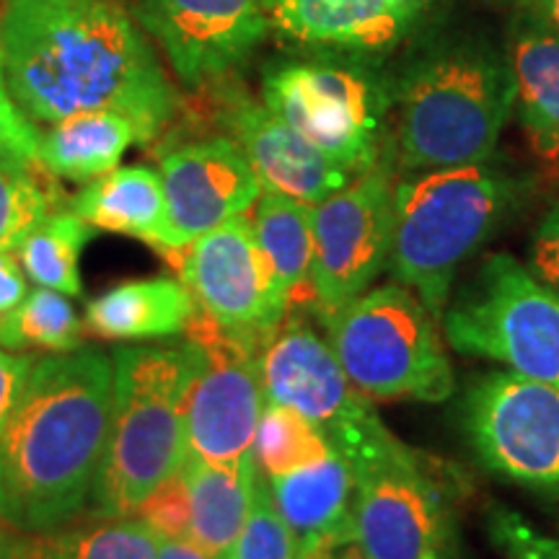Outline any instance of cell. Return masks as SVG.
Wrapping results in <instances>:
<instances>
[{
  "label": "cell",
  "mask_w": 559,
  "mask_h": 559,
  "mask_svg": "<svg viewBox=\"0 0 559 559\" xmlns=\"http://www.w3.org/2000/svg\"><path fill=\"white\" fill-rule=\"evenodd\" d=\"M0 58L5 88L34 124L111 109L148 143L179 109L177 88L117 0H3Z\"/></svg>",
  "instance_id": "6da1fadb"
},
{
  "label": "cell",
  "mask_w": 559,
  "mask_h": 559,
  "mask_svg": "<svg viewBox=\"0 0 559 559\" xmlns=\"http://www.w3.org/2000/svg\"><path fill=\"white\" fill-rule=\"evenodd\" d=\"M115 366L99 347L34 362L0 432V523L45 536L88 508L111 419Z\"/></svg>",
  "instance_id": "7a4b0ae2"
},
{
  "label": "cell",
  "mask_w": 559,
  "mask_h": 559,
  "mask_svg": "<svg viewBox=\"0 0 559 559\" xmlns=\"http://www.w3.org/2000/svg\"><path fill=\"white\" fill-rule=\"evenodd\" d=\"M513 109L506 47L479 37L428 47L391 81L396 169L407 177L492 160Z\"/></svg>",
  "instance_id": "3957f363"
},
{
  "label": "cell",
  "mask_w": 559,
  "mask_h": 559,
  "mask_svg": "<svg viewBox=\"0 0 559 559\" xmlns=\"http://www.w3.org/2000/svg\"><path fill=\"white\" fill-rule=\"evenodd\" d=\"M202 353L185 345L120 347L111 353L115 386L91 519H132L148 495L187 459V400Z\"/></svg>",
  "instance_id": "277c9868"
},
{
  "label": "cell",
  "mask_w": 559,
  "mask_h": 559,
  "mask_svg": "<svg viewBox=\"0 0 559 559\" xmlns=\"http://www.w3.org/2000/svg\"><path fill=\"white\" fill-rule=\"evenodd\" d=\"M526 185L489 160L407 174L394 187L389 275L440 321L453 280L498 234Z\"/></svg>",
  "instance_id": "5b68a950"
},
{
  "label": "cell",
  "mask_w": 559,
  "mask_h": 559,
  "mask_svg": "<svg viewBox=\"0 0 559 559\" xmlns=\"http://www.w3.org/2000/svg\"><path fill=\"white\" fill-rule=\"evenodd\" d=\"M321 321L347 379L368 400L438 404L456 391L440 321L396 280Z\"/></svg>",
  "instance_id": "8992f818"
},
{
  "label": "cell",
  "mask_w": 559,
  "mask_h": 559,
  "mask_svg": "<svg viewBox=\"0 0 559 559\" xmlns=\"http://www.w3.org/2000/svg\"><path fill=\"white\" fill-rule=\"evenodd\" d=\"M440 330L461 355L559 386V296L515 257H487L449 298Z\"/></svg>",
  "instance_id": "52a82bcc"
},
{
  "label": "cell",
  "mask_w": 559,
  "mask_h": 559,
  "mask_svg": "<svg viewBox=\"0 0 559 559\" xmlns=\"http://www.w3.org/2000/svg\"><path fill=\"white\" fill-rule=\"evenodd\" d=\"M353 549L362 559H464L456 487L436 461L400 440L355 469Z\"/></svg>",
  "instance_id": "ba28073f"
},
{
  "label": "cell",
  "mask_w": 559,
  "mask_h": 559,
  "mask_svg": "<svg viewBox=\"0 0 559 559\" xmlns=\"http://www.w3.org/2000/svg\"><path fill=\"white\" fill-rule=\"evenodd\" d=\"M262 102L355 177L381 160L391 83L366 62H275L262 75Z\"/></svg>",
  "instance_id": "9c48e42d"
},
{
  "label": "cell",
  "mask_w": 559,
  "mask_h": 559,
  "mask_svg": "<svg viewBox=\"0 0 559 559\" xmlns=\"http://www.w3.org/2000/svg\"><path fill=\"white\" fill-rule=\"evenodd\" d=\"M260 370L264 400L309 417L353 472L400 443L347 379L330 342L304 319L288 313L280 321L260 349Z\"/></svg>",
  "instance_id": "30bf717a"
},
{
  "label": "cell",
  "mask_w": 559,
  "mask_h": 559,
  "mask_svg": "<svg viewBox=\"0 0 559 559\" xmlns=\"http://www.w3.org/2000/svg\"><path fill=\"white\" fill-rule=\"evenodd\" d=\"M461 425L479 464L559 502V386L513 370L479 376L466 389Z\"/></svg>",
  "instance_id": "8fae6325"
},
{
  "label": "cell",
  "mask_w": 559,
  "mask_h": 559,
  "mask_svg": "<svg viewBox=\"0 0 559 559\" xmlns=\"http://www.w3.org/2000/svg\"><path fill=\"white\" fill-rule=\"evenodd\" d=\"M185 337L202 353L187 400V456L239 466L254 459V438L264 409L260 370L262 342L223 330L194 309Z\"/></svg>",
  "instance_id": "7c38bea8"
},
{
  "label": "cell",
  "mask_w": 559,
  "mask_h": 559,
  "mask_svg": "<svg viewBox=\"0 0 559 559\" xmlns=\"http://www.w3.org/2000/svg\"><path fill=\"white\" fill-rule=\"evenodd\" d=\"M391 166L362 171L313 205V309L319 319L373 288L389 267L394 234Z\"/></svg>",
  "instance_id": "4fadbf2b"
},
{
  "label": "cell",
  "mask_w": 559,
  "mask_h": 559,
  "mask_svg": "<svg viewBox=\"0 0 559 559\" xmlns=\"http://www.w3.org/2000/svg\"><path fill=\"white\" fill-rule=\"evenodd\" d=\"M194 306L223 330L262 342L288 317L249 215H236L179 249H160Z\"/></svg>",
  "instance_id": "5bb4252c"
},
{
  "label": "cell",
  "mask_w": 559,
  "mask_h": 559,
  "mask_svg": "<svg viewBox=\"0 0 559 559\" xmlns=\"http://www.w3.org/2000/svg\"><path fill=\"white\" fill-rule=\"evenodd\" d=\"M135 19L187 88L223 79L270 29L264 0H135Z\"/></svg>",
  "instance_id": "9a60e30c"
},
{
  "label": "cell",
  "mask_w": 559,
  "mask_h": 559,
  "mask_svg": "<svg viewBox=\"0 0 559 559\" xmlns=\"http://www.w3.org/2000/svg\"><path fill=\"white\" fill-rule=\"evenodd\" d=\"M166 210V247L185 243L247 215L260 200L262 185L234 138L215 135L181 143L160 156ZM160 251V249H158Z\"/></svg>",
  "instance_id": "2e32d148"
},
{
  "label": "cell",
  "mask_w": 559,
  "mask_h": 559,
  "mask_svg": "<svg viewBox=\"0 0 559 559\" xmlns=\"http://www.w3.org/2000/svg\"><path fill=\"white\" fill-rule=\"evenodd\" d=\"M423 9L425 0H264L270 29L280 37L353 60L394 50Z\"/></svg>",
  "instance_id": "e0dca14e"
},
{
  "label": "cell",
  "mask_w": 559,
  "mask_h": 559,
  "mask_svg": "<svg viewBox=\"0 0 559 559\" xmlns=\"http://www.w3.org/2000/svg\"><path fill=\"white\" fill-rule=\"evenodd\" d=\"M223 122L254 169L262 192L285 194L313 207L355 179L353 171L311 145L264 102H230L223 109Z\"/></svg>",
  "instance_id": "ac0fdd59"
},
{
  "label": "cell",
  "mask_w": 559,
  "mask_h": 559,
  "mask_svg": "<svg viewBox=\"0 0 559 559\" xmlns=\"http://www.w3.org/2000/svg\"><path fill=\"white\" fill-rule=\"evenodd\" d=\"M267 481L277 513L296 536L300 559H337L353 547L355 472L337 451Z\"/></svg>",
  "instance_id": "d6986e66"
},
{
  "label": "cell",
  "mask_w": 559,
  "mask_h": 559,
  "mask_svg": "<svg viewBox=\"0 0 559 559\" xmlns=\"http://www.w3.org/2000/svg\"><path fill=\"white\" fill-rule=\"evenodd\" d=\"M506 52L515 81V109L531 148L559 174V34L515 13Z\"/></svg>",
  "instance_id": "ffe728a7"
},
{
  "label": "cell",
  "mask_w": 559,
  "mask_h": 559,
  "mask_svg": "<svg viewBox=\"0 0 559 559\" xmlns=\"http://www.w3.org/2000/svg\"><path fill=\"white\" fill-rule=\"evenodd\" d=\"M194 298L181 280H128L86 306V332L107 342L174 340L194 317Z\"/></svg>",
  "instance_id": "44dd1931"
},
{
  "label": "cell",
  "mask_w": 559,
  "mask_h": 559,
  "mask_svg": "<svg viewBox=\"0 0 559 559\" xmlns=\"http://www.w3.org/2000/svg\"><path fill=\"white\" fill-rule=\"evenodd\" d=\"M70 210L91 228L132 236L156 249L166 247L169 210L164 179L148 166H117L88 181L70 200Z\"/></svg>",
  "instance_id": "7402d4cb"
},
{
  "label": "cell",
  "mask_w": 559,
  "mask_h": 559,
  "mask_svg": "<svg viewBox=\"0 0 559 559\" xmlns=\"http://www.w3.org/2000/svg\"><path fill=\"white\" fill-rule=\"evenodd\" d=\"M181 474L190 495L187 539L215 559H226L254 500L257 477H260L257 459L243 461L239 466H218L187 456Z\"/></svg>",
  "instance_id": "603a6c76"
},
{
  "label": "cell",
  "mask_w": 559,
  "mask_h": 559,
  "mask_svg": "<svg viewBox=\"0 0 559 559\" xmlns=\"http://www.w3.org/2000/svg\"><path fill=\"white\" fill-rule=\"evenodd\" d=\"M132 143H140V132L130 117L111 109L81 111L39 132L37 160L58 179L94 181L117 169Z\"/></svg>",
  "instance_id": "cb8c5ba5"
},
{
  "label": "cell",
  "mask_w": 559,
  "mask_h": 559,
  "mask_svg": "<svg viewBox=\"0 0 559 559\" xmlns=\"http://www.w3.org/2000/svg\"><path fill=\"white\" fill-rule=\"evenodd\" d=\"M254 236L275 272L288 313L313 306V207L262 192L251 213Z\"/></svg>",
  "instance_id": "d4e9b609"
},
{
  "label": "cell",
  "mask_w": 559,
  "mask_h": 559,
  "mask_svg": "<svg viewBox=\"0 0 559 559\" xmlns=\"http://www.w3.org/2000/svg\"><path fill=\"white\" fill-rule=\"evenodd\" d=\"M86 221H81L73 210H58L47 215L37 228L19 243V262L26 277L37 283L39 288H50L66 293L70 298H79L83 283L79 275L81 251L86 247L91 234Z\"/></svg>",
  "instance_id": "484cf974"
},
{
  "label": "cell",
  "mask_w": 559,
  "mask_h": 559,
  "mask_svg": "<svg viewBox=\"0 0 559 559\" xmlns=\"http://www.w3.org/2000/svg\"><path fill=\"white\" fill-rule=\"evenodd\" d=\"M86 324L79 319L66 293L29 290L21 304L0 317V347L13 353H70L83 347Z\"/></svg>",
  "instance_id": "4316f807"
},
{
  "label": "cell",
  "mask_w": 559,
  "mask_h": 559,
  "mask_svg": "<svg viewBox=\"0 0 559 559\" xmlns=\"http://www.w3.org/2000/svg\"><path fill=\"white\" fill-rule=\"evenodd\" d=\"M332 453V443L309 417L285 404L264 402L254 438V459L264 477H285L319 464Z\"/></svg>",
  "instance_id": "83f0119b"
},
{
  "label": "cell",
  "mask_w": 559,
  "mask_h": 559,
  "mask_svg": "<svg viewBox=\"0 0 559 559\" xmlns=\"http://www.w3.org/2000/svg\"><path fill=\"white\" fill-rule=\"evenodd\" d=\"M39 160H3L0 164V251L19 243L47 215L58 213L62 190Z\"/></svg>",
  "instance_id": "f1b7e54d"
},
{
  "label": "cell",
  "mask_w": 559,
  "mask_h": 559,
  "mask_svg": "<svg viewBox=\"0 0 559 559\" xmlns=\"http://www.w3.org/2000/svg\"><path fill=\"white\" fill-rule=\"evenodd\" d=\"M58 559H156L160 536L140 519H94L88 526L55 531Z\"/></svg>",
  "instance_id": "f546056e"
},
{
  "label": "cell",
  "mask_w": 559,
  "mask_h": 559,
  "mask_svg": "<svg viewBox=\"0 0 559 559\" xmlns=\"http://www.w3.org/2000/svg\"><path fill=\"white\" fill-rule=\"evenodd\" d=\"M226 559H300L296 536L277 513L270 481L260 472L249 515Z\"/></svg>",
  "instance_id": "4dcf8cb0"
},
{
  "label": "cell",
  "mask_w": 559,
  "mask_h": 559,
  "mask_svg": "<svg viewBox=\"0 0 559 559\" xmlns=\"http://www.w3.org/2000/svg\"><path fill=\"white\" fill-rule=\"evenodd\" d=\"M487 531L506 559H559V539L536 528L519 510L492 508Z\"/></svg>",
  "instance_id": "1f68e13d"
},
{
  "label": "cell",
  "mask_w": 559,
  "mask_h": 559,
  "mask_svg": "<svg viewBox=\"0 0 559 559\" xmlns=\"http://www.w3.org/2000/svg\"><path fill=\"white\" fill-rule=\"evenodd\" d=\"M138 519L156 531L158 536L187 539L190 534V495L181 469L158 485L138 510Z\"/></svg>",
  "instance_id": "d6a6232c"
},
{
  "label": "cell",
  "mask_w": 559,
  "mask_h": 559,
  "mask_svg": "<svg viewBox=\"0 0 559 559\" xmlns=\"http://www.w3.org/2000/svg\"><path fill=\"white\" fill-rule=\"evenodd\" d=\"M39 130L5 88L0 75V164L3 160H37Z\"/></svg>",
  "instance_id": "836d02e7"
},
{
  "label": "cell",
  "mask_w": 559,
  "mask_h": 559,
  "mask_svg": "<svg viewBox=\"0 0 559 559\" xmlns=\"http://www.w3.org/2000/svg\"><path fill=\"white\" fill-rule=\"evenodd\" d=\"M526 267L559 296V202L536 226Z\"/></svg>",
  "instance_id": "e575fe53"
},
{
  "label": "cell",
  "mask_w": 559,
  "mask_h": 559,
  "mask_svg": "<svg viewBox=\"0 0 559 559\" xmlns=\"http://www.w3.org/2000/svg\"><path fill=\"white\" fill-rule=\"evenodd\" d=\"M34 362L37 358L32 353H13V349L0 347V432L5 430L13 409L19 407Z\"/></svg>",
  "instance_id": "d590c367"
},
{
  "label": "cell",
  "mask_w": 559,
  "mask_h": 559,
  "mask_svg": "<svg viewBox=\"0 0 559 559\" xmlns=\"http://www.w3.org/2000/svg\"><path fill=\"white\" fill-rule=\"evenodd\" d=\"M26 296H29V285H26V272L19 257L11 251H0V317L11 313Z\"/></svg>",
  "instance_id": "8d00e7d4"
},
{
  "label": "cell",
  "mask_w": 559,
  "mask_h": 559,
  "mask_svg": "<svg viewBox=\"0 0 559 559\" xmlns=\"http://www.w3.org/2000/svg\"><path fill=\"white\" fill-rule=\"evenodd\" d=\"M156 559H215L200 549L190 539H171V536H160L158 539V557Z\"/></svg>",
  "instance_id": "74e56055"
},
{
  "label": "cell",
  "mask_w": 559,
  "mask_h": 559,
  "mask_svg": "<svg viewBox=\"0 0 559 559\" xmlns=\"http://www.w3.org/2000/svg\"><path fill=\"white\" fill-rule=\"evenodd\" d=\"M13 559H58V551H55L52 536H32V534H21L19 549Z\"/></svg>",
  "instance_id": "f35d334b"
},
{
  "label": "cell",
  "mask_w": 559,
  "mask_h": 559,
  "mask_svg": "<svg viewBox=\"0 0 559 559\" xmlns=\"http://www.w3.org/2000/svg\"><path fill=\"white\" fill-rule=\"evenodd\" d=\"M515 9L539 19L551 32L559 34V0H513Z\"/></svg>",
  "instance_id": "ab89813d"
},
{
  "label": "cell",
  "mask_w": 559,
  "mask_h": 559,
  "mask_svg": "<svg viewBox=\"0 0 559 559\" xmlns=\"http://www.w3.org/2000/svg\"><path fill=\"white\" fill-rule=\"evenodd\" d=\"M19 542H21V534L0 523V559H13V555H16L19 549Z\"/></svg>",
  "instance_id": "60d3db41"
},
{
  "label": "cell",
  "mask_w": 559,
  "mask_h": 559,
  "mask_svg": "<svg viewBox=\"0 0 559 559\" xmlns=\"http://www.w3.org/2000/svg\"><path fill=\"white\" fill-rule=\"evenodd\" d=\"M337 559H362L358 551H345V555H340Z\"/></svg>",
  "instance_id": "b9f144b4"
}]
</instances>
